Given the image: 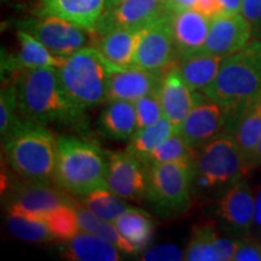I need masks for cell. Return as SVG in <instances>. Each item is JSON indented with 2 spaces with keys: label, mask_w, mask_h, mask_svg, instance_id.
Masks as SVG:
<instances>
[{
  "label": "cell",
  "mask_w": 261,
  "mask_h": 261,
  "mask_svg": "<svg viewBox=\"0 0 261 261\" xmlns=\"http://www.w3.org/2000/svg\"><path fill=\"white\" fill-rule=\"evenodd\" d=\"M233 260L236 261H259L261 260V242L252 236L238 240V246Z\"/></svg>",
  "instance_id": "8d00e7d4"
},
{
  "label": "cell",
  "mask_w": 261,
  "mask_h": 261,
  "mask_svg": "<svg viewBox=\"0 0 261 261\" xmlns=\"http://www.w3.org/2000/svg\"><path fill=\"white\" fill-rule=\"evenodd\" d=\"M224 58L208 54H196L177 62L182 80L194 92L203 91L219 73Z\"/></svg>",
  "instance_id": "d4e9b609"
},
{
  "label": "cell",
  "mask_w": 261,
  "mask_h": 261,
  "mask_svg": "<svg viewBox=\"0 0 261 261\" xmlns=\"http://www.w3.org/2000/svg\"><path fill=\"white\" fill-rule=\"evenodd\" d=\"M100 133L115 140L130 139L137 132L135 103L113 100L108 103L99 117Z\"/></svg>",
  "instance_id": "cb8c5ba5"
},
{
  "label": "cell",
  "mask_w": 261,
  "mask_h": 261,
  "mask_svg": "<svg viewBox=\"0 0 261 261\" xmlns=\"http://www.w3.org/2000/svg\"><path fill=\"white\" fill-rule=\"evenodd\" d=\"M197 0H167L166 3V9L171 14V12L184 11V10L194 9Z\"/></svg>",
  "instance_id": "ab89813d"
},
{
  "label": "cell",
  "mask_w": 261,
  "mask_h": 261,
  "mask_svg": "<svg viewBox=\"0 0 261 261\" xmlns=\"http://www.w3.org/2000/svg\"><path fill=\"white\" fill-rule=\"evenodd\" d=\"M201 92L225 108L228 120L261 99V41H250L241 51L225 57L217 77Z\"/></svg>",
  "instance_id": "3957f363"
},
{
  "label": "cell",
  "mask_w": 261,
  "mask_h": 261,
  "mask_svg": "<svg viewBox=\"0 0 261 261\" xmlns=\"http://www.w3.org/2000/svg\"><path fill=\"white\" fill-rule=\"evenodd\" d=\"M120 234L135 249V253L145 249L154 236L155 225L145 212L129 208L114 221Z\"/></svg>",
  "instance_id": "484cf974"
},
{
  "label": "cell",
  "mask_w": 261,
  "mask_h": 261,
  "mask_svg": "<svg viewBox=\"0 0 261 261\" xmlns=\"http://www.w3.org/2000/svg\"><path fill=\"white\" fill-rule=\"evenodd\" d=\"M87 210L102 219L115 221L120 215L129 210L123 198L117 196L109 188H100L85 195L80 200Z\"/></svg>",
  "instance_id": "4dcf8cb0"
},
{
  "label": "cell",
  "mask_w": 261,
  "mask_h": 261,
  "mask_svg": "<svg viewBox=\"0 0 261 261\" xmlns=\"http://www.w3.org/2000/svg\"><path fill=\"white\" fill-rule=\"evenodd\" d=\"M254 198H255V207H254V219L250 236L261 242V185L254 190Z\"/></svg>",
  "instance_id": "f35d334b"
},
{
  "label": "cell",
  "mask_w": 261,
  "mask_h": 261,
  "mask_svg": "<svg viewBox=\"0 0 261 261\" xmlns=\"http://www.w3.org/2000/svg\"><path fill=\"white\" fill-rule=\"evenodd\" d=\"M117 68L98 48L86 46L65 58L57 71L67 97L85 113L106 100L108 79Z\"/></svg>",
  "instance_id": "5b68a950"
},
{
  "label": "cell",
  "mask_w": 261,
  "mask_h": 261,
  "mask_svg": "<svg viewBox=\"0 0 261 261\" xmlns=\"http://www.w3.org/2000/svg\"><path fill=\"white\" fill-rule=\"evenodd\" d=\"M160 2H162L163 4H166V3H167V0H160Z\"/></svg>",
  "instance_id": "ee69618b"
},
{
  "label": "cell",
  "mask_w": 261,
  "mask_h": 261,
  "mask_svg": "<svg viewBox=\"0 0 261 261\" xmlns=\"http://www.w3.org/2000/svg\"><path fill=\"white\" fill-rule=\"evenodd\" d=\"M163 115L175 126L177 130L195 106L197 92H194L182 80L177 63L169 67L162 76L159 89Z\"/></svg>",
  "instance_id": "ac0fdd59"
},
{
  "label": "cell",
  "mask_w": 261,
  "mask_h": 261,
  "mask_svg": "<svg viewBox=\"0 0 261 261\" xmlns=\"http://www.w3.org/2000/svg\"><path fill=\"white\" fill-rule=\"evenodd\" d=\"M196 150L188 144L180 133L174 132L165 142H162L146 160V165L173 161H196Z\"/></svg>",
  "instance_id": "1f68e13d"
},
{
  "label": "cell",
  "mask_w": 261,
  "mask_h": 261,
  "mask_svg": "<svg viewBox=\"0 0 261 261\" xmlns=\"http://www.w3.org/2000/svg\"><path fill=\"white\" fill-rule=\"evenodd\" d=\"M21 117L39 123L70 125L83 112L65 94L56 68L19 69L12 73Z\"/></svg>",
  "instance_id": "6da1fadb"
},
{
  "label": "cell",
  "mask_w": 261,
  "mask_h": 261,
  "mask_svg": "<svg viewBox=\"0 0 261 261\" xmlns=\"http://www.w3.org/2000/svg\"><path fill=\"white\" fill-rule=\"evenodd\" d=\"M169 24L178 61L200 54L210 32V18L194 9H189L171 12Z\"/></svg>",
  "instance_id": "e0dca14e"
},
{
  "label": "cell",
  "mask_w": 261,
  "mask_h": 261,
  "mask_svg": "<svg viewBox=\"0 0 261 261\" xmlns=\"http://www.w3.org/2000/svg\"><path fill=\"white\" fill-rule=\"evenodd\" d=\"M140 259L144 261H179L185 260V252L175 244L166 243L149 248Z\"/></svg>",
  "instance_id": "e575fe53"
},
{
  "label": "cell",
  "mask_w": 261,
  "mask_h": 261,
  "mask_svg": "<svg viewBox=\"0 0 261 261\" xmlns=\"http://www.w3.org/2000/svg\"><path fill=\"white\" fill-rule=\"evenodd\" d=\"M226 14H241L243 0H219Z\"/></svg>",
  "instance_id": "60d3db41"
},
{
  "label": "cell",
  "mask_w": 261,
  "mask_h": 261,
  "mask_svg": "<svg viewBox=\"0 0 261 261\" xmlns=\"http://www.w3.org/2000/svg\"><path fill=\"white\" fill-rule=\"evenodd\" d=\"M2 139L6 162L19 177L54 182L58 138L46 125L21 117Z\"/></svg>",
  "instance_id": "7a4b0ae2"
},
{
  "label": "cell",
  "mask_w": 261,
  "mask_h": 261,
  "mask_svg": "<svg viewBox=\"0 0 261 261\" xmlns=\"http://www.w3.org/2000/svg\"><path fill=\"white\" fill-rule=\"evenodd\" d=\"M41 14L63 18L92 32L107 8V0H40Z\"/></svg>",
  "instance_id": "ffe728a7"
},
{
  "label": "cell",
  "mask_w": 261,
  "mask_h": 261,
  "mask_svg": "<svg viewBox=\"0 0 261 261\" xmlns=\"http://www.w3.org/2000/svg\"><path fill=\"white\" fill-rule=\"evenodd\" d=\"M19 27L41 41L52 54L61 57H69L92 42L90 31L57 16L41 14L40 17L21 22Z\"/></svg>",
  "instance_id": "ba28073f"
},
{
  "label": "cell",
  "mask_w": 261,
  "mask_h": 261,
  "mask_svg": "<svg viewBox=\"0 0 261 261\" xmlns=\"http://www.w3.org/2000/svg\"><path fill=\"white\" fill-rule=\"evenodd\" d=\"M217 228L211 221L196 224L192 227L185 260L189 261H221L217 249Z\"/></svg>",
  "instance_id": "f546056e"
},
{
  "label": "cell",
  "mask_w": 261,
  "mask_h": 261,
  "mask_svg": "<svg viewBox=\"0 0 261 261\" xmlns=\"http://www.w3.org/2000/svg\"><path fill=\"white\" fill-rule=\"evenodd\" d=\"M246 173V163L233 133L223 130L201 148L196 159L194 188L210 190L232 185Z\"/></svg>",
  "instance_id": "8992f818"
},
{
  "label": "cell",
  "mask_w": 261,
  "mask_h": 261,
  "mask_svg": "<svg viewBox=\"0 0 261 261\" xmlns=\"http://www.w3.org/2000/svg\"><path fill=\"white\" fill-rule=\"evenodd\" d=\"M18 52L15 57L3 62V69L15 73L19 69H34V68H61L67 57L52 54L48 48L33 37L31 33L19 29L17 32Z\"/></svg>",
  "instance_id": "d6986e66"
},
{
  "label": "cell",
  "mask_w": 261,
  "mask_h": 261,
  "mask_svg": "<svg viewBox=\"0 0 261 261\" xmlns=\"http://www.w3.org/2000/svg\"><path fill=\"white\" fill-rule=\"evenodd\" d=\"M74 197L62 189L54 188L52 182L24 180L12 188L8 203V213L16 215H42L73 203Z\"/></svg>",
  "instance_id": "4fadbf2b"
},
{
  "label": "cell",
  "mask_w": 261,
  "mask_h": 261,
  "mask_svg": "<svg viewBox=\"0 0 261 261\" xmlns=\"http://www.w3.org/2000/svg\"><path fill=\"white\" fill-rule=\"evenodd\" d=\"M194 10L210 19L217 17L221 14H226L224 6L221 5L219 0H197L194 6Z\"/></svg>",
  "instance_id": "74e56055"
},
{
  "label": "cell",
  "mask_w": 261,
  "mask_h": 261,
  "mask_svg": "<svg viewBox=\"0 0 261 261\" xmlns=\"http://www.w3.org/2000/svg\"><path fill=\"white\" fill-rule=\"evenodd\" d=\"M241 14L252 27L254 40L261 41V0H243Z\"/></svg>",
  "instance_id": "d590c367"
},
{
  "label": "cell",
  "mask_w": 261,
  "mask_h": 261,
  "mask_svg": "<svg viewBox=\"0 0 261 261\" xmlns=\"http://www.w3.org/2000/svg\"><path fill=\"white\" fill-rule=\"evenodd\" d=\"M142 29H113L92 39V45L110 63L119 68L133 67Z\"/></svg>",
  "instance_id": "7402d4cb"
},
{
  "label": "cell",
  "mask_w": 261,
  "mask_h": 261,
  "mask_svg": "<svg viewBox=\"0 0 261 261\" xmlns=\"http://www.w3.org/2000/svg\"><path fill=\"white\" fill-rule=\"evenodd\" d=\"M227 122V110L203 92L197 91L195 106L178 132L191 148L197 150L226 129Z\"/></svg>",
  "instance_id": "8fae6325"
},
{
  "label": "cell",
  "mask_w": 261,
  "mask_h": 261,
  "mask_svg": "<svg viewBox=\"0 0 261 261\" xmlns=\"http://www.w3.org/2000/svg\"><path fill=\"white\" fill-rule=\"evenodd\" d=\"M160 0H121L108 6L92 32V39L113 29H142L168 15Z\"/></svg>",
  "instance_id": "9c48e42d"
},
{
  "label": "cell",
  "mask_w": 261,
  "mask_h": 261,
  "mask_svg": "<svg viewBox=\"0 0 261 261\" xmlns=\"http://www.w3.org/2000/svg\"><path fill=\"white\" fill-rule=\"evenodd\" d=\"M178 62L169 14L146 25L137 47L133 67L165 71Z\"/></svg>",
  "instance_id": "7c38bea8"
},
{
  "label": "cell",
  "mask_w": 261,
  "mask_h": 261,
  "mask_svg": "<svg viewBox=\"0 0 261 261\" xmlns=\"http://www.w3.org/2000/svg\"><path fill=\"white\" fill-rule=\"evenodd\" d=\"M225 130L233 133L243 155L247 172L252 171L254 154L261 139V99L231 117Z\"/></svg>",
  "instance_id": "44dd1931"
},
{
  "label": "cell",
  "mask_w": 261,
  "mask_h": 261,
  "mask_svg": "<svg viewBox=\"0 0 261 261\" xmlns=\"http://www.w3.org/2000/svg\"><path fill=\"white\" fill-rule=\"evenodd\" d=\"M21 119L18 112L17 91L14 81L3 83L0 93V133L4 137L18 120Z\"/></svg>",
  "instance_id": "d6a6232c"
},
{
  "label": "cell",
  "mask_w": 261,
  "mask_h": 261,
  "mask_svg": "<svg viewBox=\"0 0 261 261\" xmlns=\"http://www.w3.org/2000/svg\"><path fill=\"white\" fill-rule=\"evenodd\" d=\"M6 225L14 236L28 242L47 243L57 242L54 231L44 217L33 215L9 214L6 217Z\"/></svg>",
  "instance_id": "f1b7e54d"
},
{
  "label": "cell",
  "mask_w": 261,
  "mask_h": 261,
  "mask_svg": "<svg viewBox=\"0 0 261 261\" xmlns=\"http://www.w3.org/2000/svg\"><path fill=\"white\" fill-rule=\"evenodd\" d=\"M119 2H121V0H107V8H108V6L115 5V4H117V3H119Z\"/></svg>",
  "instance_id": "7bdbcfd3"
},
{
  "label": "cell",
  "mask_w": 261,
  "mask_h": 261,
  "mask_svg": "<svg viewBox=\"0 0 261 261\" xmlns=\"http://www.w3.org/2000/svg\"><path fill=\"white\" fill-rule=\"evenodd\" d=\"M108 188L130 201H143L148 195L149 166L128 151L108 156Z\"/></svg>",
  "instance_id": "30bf717a"
},
{
  "label": "cell",
  "mask_w": 261,
  "mask_h": 261,
  "mask_svg": "<svg viewBox=\"0 0 261 261\" xmlns=\"http://www.w3.org/2000/svg\"><path fill=\"white\" fill-rule=\"evenodd\" d=\"M165 71L146 70L138 67L117 68L108 79L106 100L136 103L146 94L159 91Z\"/></svg>",
  "instance_id": "2e32d148"
},
{
  "label": "cell",
  "mask_w": 261,
  "mask_h": 261,
  "mask_svg": "<svg viewBox=\"0 0 261 261\" xmlns=\"http://www.w3.org/2000/svg\"><path fill=\"white\" fill-rule=\"evenodd\" d=\"M254 207V190L247 181L240 179L230 185L217 205V214L221 228L233 237L250 236Z\"/></svg>",
  "instance_id": "5bb4252c"
},
{
  "label": "cell",
  "mask_w": 261,
  "mask_h": 261,
  "mask_svg": "<svg viewBox=\"0 0 261 261\" xmlns=\"http://www.w3.org/2000/svg\"><path fill=\"white\" fill-rule=\"evenodd\" d=\"M174 132H177L175 126L167 117L162 116L159 121L152 125L137 130L129 139V144L126 148V151L130 152L146 163L149 155Z\"/></svg>",
  "instance_id": "4316f807"
},
{
  "label": "cell",
  "mask_w": 261,
  "mask_h": 261,
  "mask_svg": "<svg viewBox=\"0 0 261 261\" xmlns=\"http://www.w3.org/2000/svg\"><path fill=\"white\" fill-rule=\"evenodd\" d=\"M259 167H261V139H260L259 144H257V146H256L255 154H254V158L252 161V169H255Z\"/></svg>",
  "instance_id": "b9f144b4"
},
{
  "label": "cell",
  "mask_w": 261,
  "mask_h": 261,
  "mask_svg": "<svg viewBox=\"0 0 261 261\" xmlns=\"http://www.w3.org/2000/svg\"><path fill=\"white\" fill-rule=\"evenodd\" d=\"M74 208L76 211L77 221H79L81 230L109 241L110 243H113L114 246L119 248L123 253L136 254L133 247L120 234L113 221L99 218L90 210H87L81 203L80 200H76V198H74Z\"/></svg>",
  "instance_id": "83f0119b"
},
{
  "label": "cell",
  "mask_w": 261,
  "mask_h": 261,
  "mask_svg": "<svg viewBox=\"0 0 261 261\" xmlns=\"http://www.w3.org/2000/svg\"><path fill=\"white\" fill-rule=\"evenodd\" d=\"M108 159L99 146L89 140L63 136L57 139L54 181L76 197L107 184Z\"/></svg>",
  "instance_id": "277c9868"
},
{
  "label": "cell",
  "mask_w": 261,
  "mask_h": 261,
  "mask_svg": "<svg viewBox=\"0 0 261 261\" xmlns=\"http://www.w3.org/2000/svg\"><path fill=\"white\" fill-rule=\"evenodd\" d=\"M109 241L80 230V232L65 242L62 256L73 261H117L120 254Z\"/></svg>",
  "instance_id": "603a6c76"
},
{
  "label": "cell",
  "mask_w": 261,
  "mask_h": 261,
  "mask_svg": "<svg viewBox=\"0 0 261 261\" xmlns=\"http://www.w3.org/2000/svg\"><path fill=\"white\" fill-rule=\"evenodd\" d=\"M196 161L155 163L149 167L146 200L168 214L181 213L190 205Z\"/></svg>",
  "instance_id": "52a82bcc"
},
{
  "label": "cell",
  "mask_w": 261,
  "mask_h": 261,
  "mask_svg": "<svg viewBox=\"0 0 261 261\" xmlns=\"http://www.w3.org/2000/svg\"><path fill=\"white\" fill-rule=\"evenodd\" d=\"M137 114V130L159 121L163 115L159 91L142 97L135 103Z\"/></svg>",
  "instance_id": "836d02e7"
},
{
  "label": "cell",
  "mask_w": 261,
  "mask_h": 261,
  "mask_svg": "<svg viewBox=\"0 0 261 261\" xmlns=\"http://www.w3.org/2000/svg\"><path fill=\"white\" fill-rule=\"evenodd\" d=\"M252 39V27L242 14H221L211 18L207 40L200 54L225 58L246 47Z\"/></svg>",
  "instance_id": "9a60e30c"
}]
</instances>
